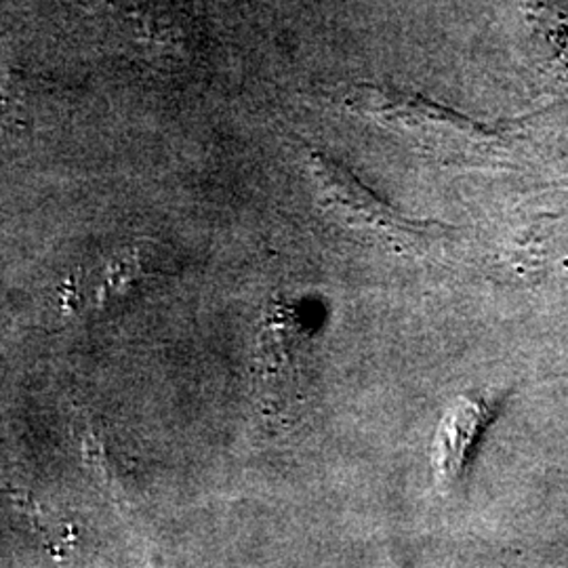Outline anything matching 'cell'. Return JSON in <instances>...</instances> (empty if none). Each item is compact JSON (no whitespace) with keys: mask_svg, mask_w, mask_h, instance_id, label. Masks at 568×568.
Here are the masks:
<instances>
[{"mask_svg":"<svg viewBox=\"0 0 568 568\" xmlns=\"http://www.w3.org/2000/svg\"><path fill=\"white\" fill-rule=\"evenodd\" d=\"M345 103L354 112L386 124L387 129L403 133L422 148L467 163L483 161L504 145L501 133L403 91L368 84L354 87L347 91Z\"/></svg>","mask_w":568,"mask_h":568,"instance_id":"1","label":"cell"},{"mask_svg":"<svg viewBox=\"0 0 568 568\" xmlns=\"http://www.w3.org/2000/svg\"><path fill=\"white\" fill-rule=\"evenodd\" d=\"M310 169L314 180L323 192L326 204H331L349 224L363 225L377 232H396V234H415L422 227L389 211L379 203L366 187L356 182L339 164L326 161L321 154L310 156Z\"/></svg>","mask_w":568,"mask_h":568,"instance_id":"2","label":"cell"},{"mask_svg":"<svg viewBox=\"0 0 568 568\" xmlns=\"http://www.w3.org/2000/svg\"><path fill=\"white\" fill-rule=\"evenodd\" d=\"M480 419H483V406L467 398L448 413L445 429H443V453H440V466L448 480L459 478L466 464L467 448L471 447V443L476 440Z\"/></svg>","mask_w":568,"mask_h":568,"instance_id":"3","label":"cell"}]
</instances>
